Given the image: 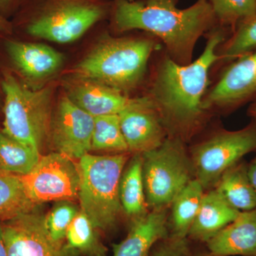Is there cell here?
Here are the masks:
<instances>
[{"label":"cell","mask_w":256,"mask_h":256,"mask_svg":"<svg viewBox=\"0 0 256 256\" xmlns=\"http://www.w3.org/2000/svg\"><path fill=\"white\" fill-rule=\"evenodd\" d=\"M228 31L218 24L206 34V46L201 56L188 65L176 63L166 53L160 57L148 96L171 137L182 140L201 122L206 112L204 100L210 68L218 62L217 50Z\"/></svg>","instance_id":"6da1fadb"},{"label":"cell","mask_w":256,"mask_h":256,"mask_svg":"<svg viewBox=\"0 0 256 256\" xmlns=\"http://www.w3.org/2000/svg\"><path fill=\"white\" fill-rule=\"evenodd\" d=\"M176 4L178 0H111V28L118 33L148 32L164 45L170 58L188 65L200 37L218 22L208 0H198L183 10Z\"/></svg>","instance_id":"7a4b0ae2"},{"label":"cell","mask_w":256,"mask_h":256,"mask_svg":"<svg viewBox=\"0 0 256 256\" xmlns=\"http://www.w3.org/2000/svg\"><path fill=\"white\" fill-rule=\"evenodd\" d=\"M104 38L76 66L74 76L129 96L146 78L151 56L161 48L160 42L154 36Z\"/></svg>","instance_id":"3957f363"},{"label":"cell","mask_w":256,"mask_h":256,"mask_svg":"<svg viewBox=\"0 0 256 256\" xmlns=\"http://www.w3.org/2000/svg\"><path fill=\"white\" fill-rule=\"evenodd\" d=\"M128 159L124 153L87 154L80 159L78 198L80 210L96 229L114 228L124 212L120 200V182Z\"/></svg>","instance_id":"277c9868"},{"label":"cell","mask_w":256,"mask_h":256,"mask_svg":"<svg viewBox=\"0 0 256 256\" xmlns=\"http://www.w3.org/2000/svg\"><path fill=\"white\" fill-rule=\"evenodd\" d=\"M26 33L56 43H70L109 18V0H30Z\"/></svg>","instance_id":"5b68a950"},{"label":"cell","mask_w":256,"mask_h":256,"mask_svg":"<svg viewBox=\"0 0 256 256\" xmlns=\"http://www.w3.org/2000/svg\"><path fill=\"white\" fill-rule=\"evenodd\" d=\"M2 88L4 94L2 132L40 153L53 114V88H32L10 74L4 75Z\"/></svg>","instance_id":"8992f818"},{"label":"cell","mask_w":256,"mask_h":256,"mask_svg":"<svg viewBox=\"0 0 256 256\" xmlns=\"http://www.w3.org/2000/svg\"><path fill=\"white\" fill-rule=\"evenodd\" d=\"M142 156L148 206L152 210L166 208L194 175L182 140L166 138L159 148L143 153Z\"/></svg>","instance_id":"52a82bcc"},{"label":"cell","mask_w":256,"mask_h":256,"mask_svg":"<svg viewBox=\"0 0 256 256\" xmlns=\"http://www.w3.org/2000/svg\"><path fill=\"white\" fill-rule=\"evenodd\" d=\"M252 152H256L255 121L239 130L218 131L192 149L195 178L204 190L214 186L227 170Z\"/></svg>","instance_id":"ba28073f"},{"label":"cell","mask_w":256,"mask_h":256,"mask_svg":"<svg viewBox=\"0 0 256 256\" xmlns=\"http://www.w3.org/2000/svg\"><path fill=\"white\" fill-rule=\"evenodd\" d=\"M30 200L38 206L52 201L78 198L80 174L78 165L68 156L54 152L41 156L28 174L20 175Z\"/></svg>","instance_id":"9c48e42d"},{"label":"cell","mask_w":256,"mask_h":256,"mask_svg":"<svg viewBox=\"0 0 256 256\" xmlns=\"http://www.w3.org/2000/svg\"><path fill=\"white\" fill-rule=\"evenodd\" d=\"M8 256H79L65 242L50 236L45 215L38 208L5 222H1Z\"/></svg>","instance_id":"30bf717a"},{"label":"cell","mask_w":256,"mask_h":256,"mask_svg":"<svg viewBox=\"0 0 256 256\" xmlns=\"http://www.w3.org/2000/svg\"><path fill=\"white\" fill-rule=\"evenodd\" d=\"M94 128V116L64 96L52 114L47 141L54 152L80 160L92 150Z\"/></svg>","instance_id":"8fae6325"},{"label":"cell","mask_w":256,"mask_h":256,"mask_svg":"<svg viewBox=\"0 0 256 256\" xmlns=\"http://www.w3.org/2000/svg\"><path fill=\"white\" fill-rule=\"evenodd\" d=\"M256 98V50L229 64L204 100L206 110H233Z\"/></svg>","instance_id":"7c38bea8"},{"label":"cell","mask_w":256,"mask_h":256,"mask_svg":"<svg viewBox=\"0 0 256 256\" xmlns=\"http://www.w3.org/2000/svg\"><path fill=\"white\" fill-rule=\"evenodd\" d=\"M128 150L143 154L159 148L168 133L159 112L148 96L136 98L118 114Z\"/></svg>","instance_id":"4fadbf2b"},{"label":"cell","mask_w":256,"mask_h":256,"mask_svg":"<svg viewBox=\"0 0 256 256\" xmlns=\"http://www.w3.org/2000/svg\"><path fill=\"white\" fill-rule=\"evenodd\" d=\"M66 87L69 98L94 118L118 114L136 99L100 82L76 77Z\"/></svg>","instance_id":"5bb4252c"},{"label":"cell","mask_w":256,"mask_h":256,"mask_svg":"<svg viewBox=\"0 0 256 256\" xmlns=\"http://www.w3.org/2000/svg\"><path fill=\"white\" fill-rule=\"evenodd\" d=\"M6 50L16 70L31 82L50 78L64 64V56L60 52L42 44L9 41Z\"/></svg>","instance_id":"9a60e30c"},{"label":"cell","mask_w":256,"mask_h":256,"mask_svg":"<svg viewBox=\"0 0 256 256\" xmlns=\"http://www.w3.org/2000/svg\"><path fill=\"white\" fill-rule=\"evenodd\" d=\"M166 208H154L133 218L124 240L114 245L112 256H150L154 246L168 236Z\"/></svg>","instance_id":"2e32d148"},{"label":"cell","mask_w":256,"mask_h":256,"mask_svg":"<svg viewBox=\"0 0 256 256\" xmlns=\"http://www.w3.org/2000/svg\"><path fill=\"white\" fill-rule=\"evenodd\" d=\"M208 250L225 256H256V208L238 216L206 242Z\"/></svg>","instance_id":"e0dca14e"},{"label":"cell","mask_w":256,"mask_h":256,"mask_svg":"<svg viewBox=\"0 0 256 256\" xmlns=\"http://www.w3.org/2000/svg\"><path fill=\"white\" fill-rule=\"evenodd\" d=\"M240 212L230 206L216 188L204 194L188 236L194 240L206 242L232 223Z\"/></svg>","instance_id":"ac0fdd59"},{"label":"cell","mask_w":256,"mask_h":256,"mask_svg":"<svg viewBox=\"0 0 256 256\" xmlns=\"http://www.w3.org/2000/svg\"><path fill=\"white\" fill-rule=\"evenodd\" d=\"M216 186L224 200L239 212L256 208V192L248 174V164L242 160L227 170Z\"/></svg>","instance_id":"d6986e66"},{"label":"cell","mask_w":256,"mask_h":256,"mask_svg":"<svg viewBox=\"0 0 256 256\" xmlns=\"http://www.w3.org/2000/svg\"><path fill=\"white\" fill-rule=\"evenodd\" d=\"M120 200L124 213L133 218L146 214V204L142 174V154H136L122 173Z\"/></svg>","instance_id":"ffe728a7"},{"label":"cell","mask_w":256,"mask_h":256,"mask_svg":"<svg viewBox=\"0 0 256 256\" xmlns=\"http://www.w3.org/2000/svg\"><path fill=\"white\" fill-rule=\"evenodd\" d=\"M204 188L202 184L193 178L178 194L172 203V234L180 238H186L192 224L194 222L202 198Z\"/></svg>","instance_id":"44dd1931"},{"label":"cell","mask_w":256,"mask_h":256,"mask_svg":"<svg viewBox=\"0 0 256 256\" xmlns=\"http://www.w3.org/2000/svg\"><path fill=\"white\" fill-rule=\"evenodd\" d=\"M36 208L20 175L0 170V222L12 220Z\"/></svg>","instance_id":"7402d4cb"},{"label":"cell","mask_w":256,"mask_h":256,"mask_svg":"<svg viewBox=\"0 0 256 256\" xmlns=\"http://www.w3.org/2000/svg\"><path fill=\"white\" fill-rule=\"evenodd\" d=\"M41 154L0 132V170L18 175L28 174Z\"/></svg>","instance_id":"603a6c76"},{"label":"cell","mask_w":256,"mask_h":256,"mask_svg":"<svg viewBox=\"0 0 256 256\" xmlns=\"http://www.w3.org/2000/svg\"><path fill=\"white\" fill-rule=\"evenodd\" d=\"M66 240L68 246L79 254L106 256L107 254V249L96 234V228L80 210L67 230Z\"/></svg>","instance_id":"cb8c5ba5"},{"label":"cell","mask_w":256,"mask_h":256,"mask_svg":"<svg viewBox=\"0 0 256 256\" xmlns=\"http://www.w3.org/2000/svg\"><path fill=\"white\" fill-rule=\"evenodd\" d=\"M256 50V14L244 18L218 47V62H232Z\"/></svg>","instance_id":"d4e9b609"},{"label":"cell","mask_w":256,"mask_h":256,"mask_svg":"<svg viewBox=\"0 0 256 256\" xmlns=\"http://www.w3.org/2000/svg\"><path fill=\"white\" fill-rule=\"evenodd\" d=\"M124 153L128 146L121 130L118 114L94 118L92 150Z\"/></svg>","instance_id":"484cf974"},{"label":"cell","mask_w":256,"mask_h":256,"mask_svg":"<svg viewBox=\"0 0 256 256\" xmlns=\"http://www.w3.org/2000/svg\"><path fill=\"white\" fill-rule=\"evenodd\" d=\"M217 22L233 32L244 18L256 14V0H208Z\"/></svg>","instance_id":"4316f807"},{"label":"cell","mask_w":256,"mask_h":256,"mask_svg":"<svg viewBox=\"0 0 256 256\" xmlns=\"http://www.w3.org/2000/svg\"><path fill=\"white\" fill-rule=\"evenodd\" d=\"M79 212L78 207L70 201L57 202L45 216L47 230L54 240L65 242L67 230Z\"/></svg>","instance_id":"83f0119b"},{"label":"cell","mask_w":256,"mask_h":256,"mask_svg":"<svg viewBox=\"0 0 256 256\" xmlns=\"http://www.w3.org/2000/svg\"><path fill=\"white\" fill-rule=\"evenodd\" d=\"M188 254V238L171 235L158 242L150 256H186Z\"/></svg>","instance_id":"f1b7e54d"},{"label":"cell","mask_w":256,"mask_h":256,"mask_svg":"<svg viewBox=\"0 0 256 256\" xmlns=\"http://www.w3.org/2000/svg\"><path fill=\"white\" fill-rule=\"evenodd\" d=\"M18 2L20 0H0V13L4 15V13L9 12L18 4Z\"/></svg>","instance_id":"f546056e"},{"label":"cell","mask_w":256,"mask_h":256,"mask_svg":"<svg viewBox=\"0 0 256 256\" xmlns=\"http://www.w3.org/2000/svg\"><path fill=\"white\" fill-rule=\"evenodd\" d=\"M248 174L256 194V156L250 164H248Z\"/></svg>","instance_id":"4dcf8cb0"},{"label":"cell","mask_w":256,"mask_h":256,"mask_svg":"<svg viewBox=\"0 0 256 256\" xmlns=\"http://www.w3.org/2000/svg\"><path fill=\"white\" fill-rule=\"evenodd\" d=\"M12 30V24L6 20L4 15L0 13V33H10Z\"/></svg>","instance_id":"1f68e13d"},{"label":"cell","mask_w":256,"mask_h":256,"mask_svg":"<svg viewBox=\"0 0 256 256\" xmlns=\"http://www.w3.org/2000/svg\"><path fill=\"white\" fill-rule=\"evenodd\" d=\"M0 256H8V250H6V246H5L2 225L1 222H0Z\"/></svg>","instance_id":"d6a6232c"},{"label":"cell","mask_w":256,"mask_h":256,"mask_svg":"<svg viewBox=\"0 0 256 256\" xmlns=\"http://www.w3.org/2000/svg\"><path fill=\"white\" fill-rule=\"evenodd\" d=\"M249 114L254 118V120L256 122V102H254L252 106H250V109H249Z\"/></svg>","instance_id":"836d02e7"},{"label":"cell","mask_w":256,"mask_h":256,"mask_svg":"<svg viewBox=\"0 0 256 256\" xmlns=\"http://www.w3.org/2000/svg\"><path fill=\"white\" fill-rule=\"evenodd\" d=\"M186 256H220L216 255V254H212V252H200V254H195V255H190V254H188Z\"/></svg>","instance_id":"e575fe53"}]
</instances>
